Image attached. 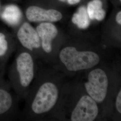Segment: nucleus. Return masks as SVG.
I'll list each match as a JSON object with an SVG mask.
<instances>
[{"label": "nucleus", "instance_id": "f257e3e1", "mask_svg": "<svg viewBox=\"0 0 121 121\" xmlns=\"http://www.w3.org/2000/svg\"><path fill=\"white\" fill-rule=\"evenodd\" d=\"M15 51L14 60L9 68L8 81L17 96L22 97L34 77L35 63L30 52L19 49Z\"/></svg>", "mask_w": 121, "mask_h": 121}, {"label": "nucleus", "instance_id": "f03ea898", "mask_svg": "<svg viewBox=\"0 0 121 121\" xmlns=\"http://www.w3.org/2000/svg\"><path fill=\"white\" fill-rule=\"evenodd\" d=\"M58 91L56 86L52 82H43L35 89L28 104V111L35 116L48 112L56 103Z\"/></svg>", "mask_w": 121, "mask_h": 121}, {"label": "nucleus", "instance_id": "7ed1b4c3", "mask_svg": "<svg viewBox=\"0 0 121 121\" xmlns=\"http://www.w3.org/2000/svg\"><path fill=\"white\" fill-rule=\"evenodd\" d=\"M60 59L70 71L91 68L98 64L99 57L91 51H78L73 47H67L60 52Z\"/></svg>", "mask_w": 121, "mask_h": 121}, {"label": "nucleus", "instance_id": "20e7f679", "mask_svg": "<svg viewBox=\"0 0 121 121\" xmlns=\"http://www.w3.org/2000/svg\"><path fill=\"white\" fill-rule=\"evenodd\" d=\"M17 98L12 92L9 81L0 73V121H12L17 114Z\"/></svg>", "mask_w": 121, "mask_h": 121}, {"label": "nucleus", "instance_id": "39448f33", "mask_svg": "<svg viewBox=\"0 0 121 121\" xmlns=\"http://www.w3.org/2000/svg\"><path fill=\"white\" fill-rule=\"evenodd\" d=\"M85 86L87 93L96 102H102L106 97L108 87V79L105 72L100 69L91 70Z\"/></svg>", "mask_w": 121, "mask_h": 121}, {"label": "nucleus", "instance_id": "423d86ee", "mask_svg": "<svg viewBox=\"0 0 121 121\" xmlns=\"http://www.w3.org/2000/svg\"><path fill=\"white\" fill-rule=\"evenodd\" d=\"M98 114V108L95 101L88 95L79 99L71 114L72 121H92Z\"/></svg>", "mask_w": 121, "mask_h": 121}, {"label": "nucleus", "instance_id": "0eeeda50", "mask_svg": "<svg viewBox=\"0 0 121 121\" xmlns=\"http://www.w3.org/2000/svg\"><path fill=\"white\" fill-rule=\"evenodd\" d=\"M17 38L22 47L28 52H34L41 47V41L36 30L28 22H24L17 30Z\"/></svg>", "mask_w": 121, "mask_h": 121}, {"label": "nucleus", "instance_id": "6e6552de", "mask_svg": "<svg viewBox=\"0 0 121 121\" xmlns=\"http://www.w3.org/2000/svg\"><path fill=\"white\" fill-rule=\"evenodd\" d=\"M26 16L31 22H57L62 17L61 13L56 10H46L35 6H30L27 9Z\"/></svg>", "mask_w": 121, "mask_h": 121}, {"label": "nucleus", "instance_id": "1a4fd4ad", "mask_svg": "<svg viewBox=\"0 0 121 121\" xmlns=\"http://www.w3.org/2000/svg\"><path fill=\"white\" fill-rule=\"evenodd\" d=\"M37 31L41 41V46L47 53L52 51V40L56 36L58 30L56 27L50 22H43L37 26Z\"/></svg>", "mask_w": 121, "mask_h": 121}, {"label": "nucleus", "instance_id": "9d476101", "mask_svg": "<svg viewBox=\"0 0 121 121\" xmlns=\"http://www.w3.org/2000/svg\"><path fill=\"white\" fill-rule=\"evenodd\" d=\"M16 46L8 38V35L0 31V62L6 66V63L13 52Z\"/></svg>", "mask_w": 121, "mask_h": 121}, {"label": "nucleus", "instance_id": "9b49d317", "mask_svg": "<svg viewBox=\"0 0 121 121\" xmlns=\"http://www.w3.org/2000/svg\"><path fill=\"white\" fill-rule=\"evenodd\" d=\"M22 13L17 6L10 4L5 7L1 17L5 22L12 26H17L21 20Z\"/></svg>", "mask_w": 121, "mask_h": 121}, {"label": "nucleus", "instance_id": "f8f14e48", "mask_svg": "<svg viewBox=\"0 0 121 121\" xmlns=\"http://www.w3.org/2000/svg\"><path fill=\"white\" fill-rule=\"evenodd\" d=\"M102 3L100 0H93L87 5V12L89 18L99 21L102 20L105 16V12L102 8Z\"/></svg>", "mask_w": 121, "mask_h": 121}, {"label": "nucleus", "instance_id": "ddd939ff", "mask_svg": "<svg viewBox=\"0 0 121 121\" xmlns=\"http://www.w3.org/2000/svg\"><path fill=\"white\" fill-rule=\"evenodd\" d=\"M89 19L86 8L84 6H81L73 14L72 21L79 28L86 29L90 25Z\"/></svg>", "mask_w": 121, "mask_h": 121}, {"label": "nucleus", "instance_id": "4468645a", "mask_svg": "<svg viewBox=\"0 0 121 121\" xmlns=\"http://www.w3.org/2000/svg\"><path fill=\"white\" fill-rule=\"evenodd\" d=\"M116 108L118 112L121 113V91H120L117 96L116 99Z\"/></svg>", "mask_w": 121, "mask_h": 121}, {"label": "nucleus", "instance_id": "2eb2a0df", "mask_svg": "<svg viewBox=\"0 0 121 121\" xmlns=\"http://www.w3.org/2000/svg\"><path fill=\"white\" fill-rule=\"evenodd\" d=\"M61 1L65 2V1H67L68 3L70 4H74L78 3L80 0H59Z\"/></svg>", "mask_w": 121, "mask_h": 121}, {"label": "nucleus", "instance_id": "dca6fc26", "mask_svg": "<svg viewBox=\"0 0 121 121\" xmlns=\"http://www.w3.org/2000/svg\"><path fill=\"white\" fill-rule=\"evenodd\" d=\"M116 21L117 22L121 25V12L120 11L117 13V16H116Z\"/></svg>", "mask_w": 121, "mask_h": 121}, {"label": "nucleus", "instance_id": "f3484780", "mask_svg": "<svg viewBox=\"0 0 121 121\" xmlns=\"http://www.w3.org/2000/svg\"><path fill=\"white\" fill-rule=\"evenodd\" d=\"M5 66L4 65H2L0 62V73H4L5 72Z\"/></svg>", "mask_w": 121, "mask_h": 121}, {"label": "nucleus", "instance_id": "a211bd4d", "mask_svg": "<svg viewBox=\"0 0 121 121\" xmlns=\"http://www.w3.org/2000/svg\"></svg>", "mask_w": 121, "mask_h": 121}]
</instances>
